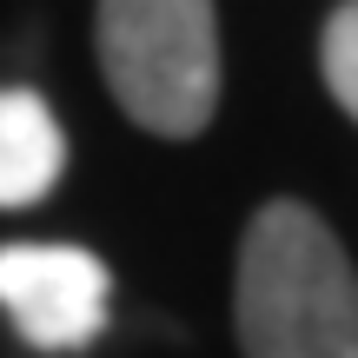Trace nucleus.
I'll list each match as a JSON object with an SVG mask.
<instances>
[{
  "mask_svg": "<svg viewBox=\"0 0 358 358\" xmlns=\"http://www.w3.org/2000/svg\"><path fill=\"white\" fill-rule=\"evenodd\" d=\"M319 66H325V87H332V100L358 120V0L332 7L325 40H319Z\"/></svg>",
  "mask_w": 358,
  "mask_h": 358,
  "instance_id": "39448f33",
  "label": "nucleus"
},
{
  "mask_svg": "<svg viewBox=\"0 0 358 358\" xmlns=\"http://www.w3.org/2000/svg\"><path fill=\"white\" fill-rule=\"evenodd\" d=\"M232 325L245 358H358V272L312 206L272 199L245 226Z\"/></svg>",
  "mask_w": 358,
  "mask_h": 358,
  "instance_id": "f257e3e1",
  "label": "nucleus"
},
{
  "mask_svg": "<svg viewBox=\"0 0 358 358\" xmlns=\"http://www.w3.org/2000/svg\"><path fill=\"white\" fill-rule=\"evenodd\" d=\"M106 266L80 245H0V312L40 352H80L106 325Z\"/></svg>",
  "mask_w": 358,
  "mask_h": 358,
  "instance_id": "7ed1b4c3",
  "label": "nucleus"
},
{
  "mask_svg": "<svg viewBox=\"0 0 358 358\" xmlns=\"http://www.w3.org/2000/svg\"><path fill=\"white\" fill-rule=\"evenodd\" d=\"M66 166V133L27 87L0 93V206H40Z\"/></svg>",
  "mask_w": 358,
  "mask_h": 358,
  "instance_id": "20e7f679",
  "label": "nucleus"
},
{
  "mask_svg": "<svg viewBox=\"0 0 358 358\" xmlns=\"http://www.w3.org/2000/svg\"><path fill=\"white\" fill-rule=\"evenodd\" d=\"M100 73L120 113L159 140H192L219 113L213 0H100Z\"/></svg>",
  "mask_w": 358,
  "mask_h": 358,
  "instance_id": "f03ea898",
  "label": "nucleus"
}]
</instances>
